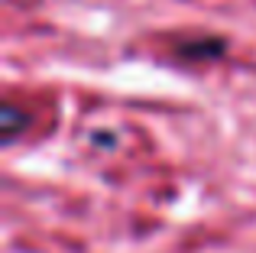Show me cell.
Listing matches in <instances>:
<instances>
[{
    "label": "cell",
    "instance_id": "obj_1",
    "mask_svg": "<svg viewBox=\"0 0 256 253\" xmlns=\"http://www.w3.org/2000/svg\"><path fill=\"white\" fill-rule=\"evenodd\" d=\"M178 56L185 58H220L224 56V42L220 39H185V42H178Z\"/></svg>",
    "mask_w": 256,
    "mask_h": 253
},
{
    "label": "cell",
    "instance_id": "obj_2",
    "mask_svg": "<svg viewBox=\"0 0 256 253\" xmlns=\"http://www.w3.org/2000/svg\"><path fill=\"white\" fill-rule=\"evenodd\" d=\"M0 126H4V143H13V140L30 126V114L20 110L13 101H6L4 110H0Z\"/></svg>",
    "mask_w": 256,
    "mask_h": 253
}]
</instances>
